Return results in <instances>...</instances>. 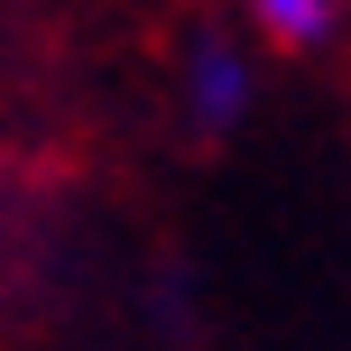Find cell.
<instances>
[{"label":"cell","instance_id":"6da1fadb","mask_svg":"<svg viewBox=\"0 0 351 351\" xmlns=\"http://www.w3.org/2000/svg\"><path fill=\"white\" fill-rule=\"evenodd\" d=\"M259 47L241 28H194L176 47V111H185L194 139H231V130L259 111Z\"/></svg>","mask_w":351,"mask_h":351},{"label":"cell","instance_id":"7a4b0ae2","mask_svg":"<svg viewBox=\"0 0 351 351\" xmlns=\"http://www.w3.org/2000/svg\"><path fill=\"white\" fill-rule=\"evenodd\" d=\"M231 28L268 56H324L351 37V0H231Z\"/></svg>","mask_w":351,"mask_h":351}]
</instances>
